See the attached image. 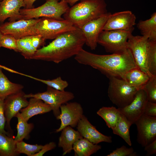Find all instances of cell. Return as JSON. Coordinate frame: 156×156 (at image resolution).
<instances>
[{
    "instance_id": "43",
    "label": "cell",
    "mask_w": 156,
    "mask_h": 156,
    "mask_svg": "<svg viewBox=\"0 0 156 156\" xmlns=\"http://www.w3.org/2000/svg\"><path fill=\"white\" fill-rule=\"evenodd\" d=\"M3 35V34L1 32V31L0 30V48L1 47V39L2 37V36Z\"/></svg>"
},
{
    "instance_id": "24",
    "label": "cell",
    "mask_w": 156,
    "mask_h": 156,
    "mask_svg": "<svg viewBox=\"0 0 156 156\" xmlns=\"http://www.w3.org/2000/svg\"><path fill=\"white\" fill-rule=\"evenodd\" d=\"M23 88L22 85L10 81L0 66V98L5 99L10 95L22 91Z\"/></svg>"
},
{
    "instance_id": "6",
    "label": "cell",
    "mask_w": 156,
    "mask_h": 156,
    "mask_svg": "<svg viewBox=\"0 0 156 156\" xmlns=\"http://www.w3.org/2000/svg\"><path fill=\"white\" fill-rule=\"evenodd\" d=\"M109 79L107 93L110 100L118 108L129 105L133 100L138 90L122 79L112 77Z\"/></svg>"
},
{
    "instance_id": "36",
    "label": "cell",
    "mask_w": 156,
    "mask_h": 156,
    "mask_svg": "<svg viewBox=\"0 0 156 156\" xmlns=\"http://www.w3.org/2000/svg\"><path fill=\"white\" fill-rule=\"evenodd\" d=\"M5 99L0 98V133L11 135L5 129L6 120L4 110V101Z\"/></svg>"
},
{
    "instance_id": "28",
    "label": "cell",
    "mask_w": 156,
    "mask_h": 156,
    "mask_svg": "<svg viewBox=\"0 0 156 156\" xmlns=\"http://www.w3.org/2000/svg\"><path fill=\"white\" fill-rule=\"evenodd\" d=\"M16 117L18 119L16 125L17 134L14 139L16 142L23 141L24 139H28L29 134L34 127L32 123H28L27 121L23 119L20 115L19 112Z\"/></svg>"
},
{
    "instance_id": "1",
    "label": "cell",
    "mask_w": 156,
    "mask_h": 156,
    "mask_svg": "<svg viewBox=\"0 0 156 156\" xmlns=\"http://www.w3.org/2000/svg\"><path fill=\"white\" fill-rule=\"evenodd\" d=\"M75 59L79 64L98 70L108 78L114 77L123 79L128 71L138 67L128 49L107 55L94 54L82 49L75 56Z\"/></svg>"
},
{
    "instance_id": "39",
    "label": "cell",
    "mask_w": 156,
    "mask_h": 156,
    "mask_svg": "<svg viewBox=\"0 0 156 156\" xmlns=\"http://www.w3.org/2000/svg\"><path fill=\"white\" fill-rule=\"evenodd\" d=\"M56 146L55 143L51 142L47 144L43 147L40 151L38 153L34 154L33 156H42L47 151L54 148Z\"/></svg>"
},
{
    "instance_id": "7",
    "label": "cell",
    "mask_w": 156,
    "mask_h": 156,
    "mask_svg": "<svg viewBox=\"0 0 156 156\" xmlns=\"http://www.w3.org/2000/svg\"><path fill=\"white\" fill-rule=\"evenodd\" d=\"M133 31L103 30L98 39V44L103 47L106 51L112 53L123 52L127 48V41Z\"/></svg>"
},
{
    "instance_id": "11",
    "label": "cell",
    "mask_w": 156,
    "mask_h": 156,
    "mask_svg": "<svg viewBox=\"0 0 156 156\" xmlns=\"http://www.w3.org/2000/svg\"><path fill=\"white\" fill-rule=\"evenodd\" d=\"M135 124L138 132L137 140L142 147L156 140V117L143 114Z\"/></svg>"
},
{
    "instance_id": "44",
    "label": "cell",
    "mask_w": 156,
    "mask_h": 156,
    "mask_svg": "<svg viewBox=\"0 0 156 156\" xmlns=\"http://www.w3.org/2000/svg\"><path fill=\"white\" fill-rule=\"evenodd\" d=\"M2 0H0V1H1Z\"/></svg>"
},
{
    "instance_id": "22",
    "label": "cell",
    "mask_w": 156,
    "mask_h": 156,
    "mask_svg": "<svg viewBox=\"0 0 156 156\" xmlns=\"http://www.w3.org/2000/svg\"><path fill=\"white\" fill-rule=\"evenodd\" d=\"M100 145L94 144L87 139L82 138L78 139L74 144L73 150L75 155L90 156L101 148Z\"/></svg>"
},
{
    "instance_id": "2",
    "label": "cell",
    "mask_w": 156,
    "mask_h": 156,
    "mask_svg": "<svg viewBox=\"0 0 156 156\" xmlns=\"http://www.w3.org/2000/svg\"><path fill=\"white\" fill-rule=\"evenodd\" d=\"M85 42L81 29L77 28L61 34L47 46L37 49L32 59L58 64L77 55Z\"/></svg>"
},
{
    "instance_id": "3",
    "label": "cell",
    "mask_w": 156,
    "mask_h": 156,
    "mask_svg": "<svg viewBox=\"0 0 156 156\" xmlns=\"http://www.w3.org/2000/svg\"><path fill=\"white\" fill-rule=\"evenodd\" d=\"M63 15L64 19L81 29L88 22L107 13V5L104 0H81Z\"/></svg>"
},
{
    "instance_id": "32",
    "label": "cell",
    "mask_w": 156,
    "mask_h": 156,
    "mask_svg": "<svg viewBox=\"0 0 156 156\" xmlns=\"http://www.w3.org/2000/svg\"><path fill=\"white\" fill-rule=\"evenodd\" d=\"M142 89L146 94L148 101L156 103V76L150 77Z\"/></svg>"
},
{
    "instance_id": "18",
    "label": "cell",
    "mask_w": 156,
    "mask_h": 156,
    "mask_svg": "<svg viewBox=\"0 0 156 156\" xmlns=\"http://www.w3.org/2000/svg\"><path fill=\"white\" fill-rule=\"evenodd\" d=\"M25 7L24 0H2L0 1V23L8 18L10 21L19 20L21 8Z\"/></svg>"
},
{
    "instance_id": "42",
    "label": "cell",
    "mask_w": 156,
    "mask_h": 156,
    "mask_svg": "<svg viewBox=\"0 0 156 156\" xmlns=\"http://www.w3.org/2000/svg\"><path fill=\"white\" fill-rule=\"evenodd\" d=\"M68 4H69L70 6L73 5L75 3L78 1L81 0H66Z\"/></svg>"
},
{
    "instance_id": "31",
    "label": "cell",
    "mask_w": 156,
    "mask_h": 156,
    "mask_svg": "<svg viewBox=\"0 0 156 156\" xmlns=\"http://www.w3.org/2000/svg\"><path fill=\"white\" fill-rule=\"evenodd\" d=\"M43 146L37 144H30L22 141L16 142V151L18 155L23 153L28 156H33L34 154L39 152Z\"/></svg>"
},
{
    "instance_id": "4",
    "label": "cell",
    "mask_w": 156,
    "mask_h": 156,
    "mask_svg": "<svg viewBox=\"0 0 156 156\" xmlns=\"http://www.w3.org/2000/svg\"><path fill=\"white\" fill-rule=\"evenodd\" d=\"M66 0H47L43 4L35 8L21 9L20 19H29L45 17L57 20L64 19L62 17L69 8Z\"/></svg>"
},
{
    "instance_id": "26",
    "label": "cell",
    "mask_w": 156,
    "mask_h": 156,
    "mask_svg": "<svg viewBox=\"0 0 156 156\" xmlns=\"http://www.w3.org/2000/svg\"><path fill=\"white\" fill-rule=\"evenodd\" d=\"M97 114L104 120L107 126L111 129L115 127L121 114L118 109L113 106L102 107L98 111Z\"/></svg>"
},
{
    "instance_id": "27",
    "label": "cell",
    "mask_w": 156,
    "mask_h": 156,
    "mask_svg": "<svg viewBox=\"0 0 156 156\" xmlns=\"http://www.w3.org/2000/svg\"><path fill=\"white\" fill-rule=\"evenodd\" d=\"M16 143L12 137L0 133V156H16Z\"/></svg>"
},
{
    "instance_id": "13",
    "label": "cell",
    "mask_w": 156,
    "mask_h": 156,
    "mask_svg": "<svg viewBox=\"0 0 156 156\" xmlns=\"http://www.w3.org/2000/svg\"><path fill=\"white\" fill-rule=\"evenodd\" d=\"M39 18L20 19L5 22L0 25L3 34H9L16 39L32 35V27Z\"/></svg>"
},
{
    "instance_id": "41",
    "label": "cell",
    "mask_w": 156,
    "mask_h": 156,
    "mask_svg": "<svg viewBox=\"0 0 156 156\" xmlns=\"http://www.w3.org/2000/svg\"><path fill=\"white\" fill-rule=\"evenodd\" d=\"M36 0H24L25 5V8L29 9L32 8L33 5Z\"/></svg>"
},
{
    "instance_id": "21",
    "label": "cell",
    "mask_w": 156,
    "mask_h": 156,
    "mask_svg": "<svg viewBox=\"0 0 156 156\" xmlns=\"http://www.w3.org/2000/svg\"><path fill=\"white\" fill-rule=\"evenodd\" d=\"M150 77L147 74L137 67L128 71L125 75L123 79L129 85L138 90L142 89Z\"/></svg>"
},
{
    "instance_id": "38",
    "label": "cell",
    "mask_w": 156,
    "mask_h": 156,
    "mask_svg": "<svg viewBox=\"0 0 156 156\" xmlns=\"http://www.w3.org/2000/svg\"><path fill=\"white\" fill-rule=\"evenodd\" d=\"M144 114L149 116L156 117V103L148 101L144 109Z\"/></svg>"
},
{
    "instance_id": "29",
    "label": "cell",
    "mask_w": 156,
    "mask_h": 156,
    "mask_svg": "<svg viewBox=\"0 0 156 156\" xmlns=\"http://www.w3.org/2000/svg\"><path fill=\"white\" fill-rule=\"evenodd\" d=\"M18 52L27 59H32L36 50L32 45L29 36L17 39Z\"/></svg>"
},
{
    "instance_id": "10",
    "label": "cell",
    "mask_w": 156,
    "mask_h": 156,
    "mask_svg": "<svg viewBox=\"0 0 156 156\" xmlns=\"http://www.w3.org/2000/svg\"><path fill=\"white\" fill-rule=\"evenodd\" d=\"M60 113L57 118L61 121L60 127L56 132L61 131L67 126L72 127L77 126L83 116V109L81 104L76 102H67L60 107Z\"/></svg>"
},
{
    "instance_id": "33",
    "label": "cell",
    "mask_w": 156,
    "mask_h": 156,
    "mask_svg": "<svg viewBox=\"0 0 156 156\" xmlns=\"http://www.w3.org/2000/svg\"><path fill=\"white\" fill-rule=\"evenodd\" d=\"M29 77L47 85V86L60 91L64 90L68 85V82L63 80L60 77L52 80H44L32 77Z\"/></svg>"
},
{
    "instance_id": "8",
    "label": "cell",
    "mask_w": 156,
    "mask_h": 156,
    "mask_svg": "<svg viewBox=\"0 0 156 156\" xmlns=\"http://www.w3.org/2000/svg\"><path fill=\"white\" fill-rule=\"evenodd\" d=\"M24 96L27 98H35L40 99L49 105L56 118L60 113L61 106L75 97L74 94L71 92L59 90L48 86L45 92L35 94H25Z\"/></svg>"
},
{
    "instance_id": "17",
    "label": "cell",
    "mask_w": 156,
    "mask_h": 156,
    "mask_svg": "<svg viewBox=\"0 0 156 156\" xmlns=\"http://www.w3.org/2000/svg\"><path fill=\"white\" fill-rule=\"evenodd\" d=\"M77 126V131L82 136L94 144H97L102 142L111 143L112 142L111 136L105 135L101 133L83 115Z\"/></svg>"
},
{
    "instance_id": "25",
    "label": "cell",
    "mask_w": 156,
    "mask_h": 156,
    "mask_svg": "<svg viewBox=\"0 0 156 156\" xmlns=\"http://www.w3.org/2000/svg\"><path fill=\"white\" fill-rule=\"evenodd\" d=\"M132 124L121 113L120 118L114 127L112 129L113 133L122 138L129 146L132 145L130 135V128Z\"/></svg>"
},
{
    "instance_id": "9",
    "label": "cell",
    "mask_w": 156,
    "mask_h": 156,
    "mask_svg": "<svg viewBox=\"0 0 156 156\" xmlns=\"http://www.w3.org/2000/svg\"><path fill=\"white\" fill-rule=\"evenodd\" d=\"M148 40V38L143 36L131 34L128 40L127 48L131 51L137 66L151 77L154 76L149 72L147 66Z\"/></svg>"
},
{
    "instance_id": "20",
    "label": "cell",
    "mask_w": 156,
    "mask_h": 156,
    "mask_svg": "<svg viewBox=\"0 0 156 156\" xmlns=\"http://www.w3.org/2000/svg\"><path fill=\"white\" fill-rule=\"evenodd\" d=\"M59 140L58 146L62 148L63 155L70 152L73 150L74 144L78 139L83 138L78 131L70 126L66 127L61 131Z\"/></svg>"
},
{
    "instance_id": "30",
    "label": "cell",
    "mask_w": 156,
    "mask_h": 156,
    "mask_svg": "<svg viewBox=\"0 0 156 156\" xmlns=\"http://www.w3.org/2000/svg\"><path fill=\"white\" fill-rule=\"evenodd\" d=\"M147 62L149 72L152 75L156 76V41L148 39Z\"/></svg>"
},
{
    "instance_id": "14",
    "label": "cell",
    "mask_w": 156,
    "mask_h": 156,
    "mask_svg": "<svg viewBox=\"0 0 156 156\" xmlns=\"http://www.w3.org/2000/svg\"><path fill=\"white\" fill-rule=\"evenodd\" d=\"M110 12H107L101 17L90 21L84 25L81 29L86 39L85 44L92 50H95L98 44L99 36Z\"/></svg>"
},
{
    "instance_id": "23",
    "label": "cell",
    "mask_w": 156,
    "mask_h": 156,
    "mask_svg": "<svg viewBox=\"0 0 156 156\" xmlns=\"http://www.w3.org/2000/svg\"><path fill=\"white\" fill-rule=\"evenodd\" d=\"M142 35L150 40L156 41V12L151 18L144 21L140 20L137 25Z\"/></svg>"
},
{
    "instance_id": "12",
    "label": "cell",
    "mask_w": 156,
    "mask_h": 156,
    "mask_svg": "<svg viewBox=\"0 0 156 156\" xmlns=\"http://www.w3.org/2000/svg\"><path fill=\"white\" fill-rule=\"evenodd\" d=\"M136 17L130 10L111 14L104 27L103 30H120L133 31Z\"/></svg>"
},
{
    "instance_id": "16",
    "label": "cell",
    "mask_w": 156,
    "mask_h": 156,
    "mask_svg": "<svg viewBox=\"0 0 156 156\" xmlns=\"http://www.w3.org/2000/svg\"><path fill=\"white\" fill-rule=\"evenodd\" d=\"M25 94L22 91L6 97L4 101V110L6 120V126L10 128L12 118L23 108L26 107L28 101L25 97Z\"/></svg>"
},
{
    "instance_id": "37",
    "label": "cell",
    "mask_w": 156,
    "mask_h": 156,
    "mask_svg": "<svg viewBox=\"0 0 156 156\" xmlns=\"http://www.w3.org/2000/svg\"><path fill=\"white\" fill-rule=\"evenodd\" d=\"M29 36L32 45L36 50L45 44L46 40L39 34L30 35Z\"/></svg>"
},
{
    "instance_id": "34",
    "label": "cell",
    "mask_w": 156,
    "mask_h": 156,
    "mask_svg": "<svg viewBox=\"0 0 156 156\" xmlns=\"http://www.w3.org/2000/svg\"><path fill=\"white\" fill-rule=\"evenodd\" d=\"M1 47L14 50L18 52L17 39L9 34H3L1 41Z\"/></svg>"
},
{
    "instance_id": "35",
    "label": "cell",
    "mask_w": 156,
    "mask_h": 156,
    "mask_svg": "<svg viewBox=\"0 0 156 156\" xmlns=\"http://www.w3.org/2000/svg\"><path fill=\"white\" fill-rule=\"evenodd\" d=\"M137 153L132 147L128 148L124 145L113 150L107 156H136Z\"/></svg>"
},
{
    "instance_id": "5",
    "label": "cell",
    "mask_w": 156,
    "mask_h": 156,
    "mask_svg": "<svg viewBox=\"0 0 156 156\" xmlns=\"http://www.w3.org/2000/svg\"><path fill=\"white\" fill-rule=\"evenodd\" d=\"M72 23L64 19L42 17L32 27V35L39 34L46 40L53 39L66 32L76 29Z\"/></svg>"
},
{
    "instance_id": "19",
    "label": "cell",
    "mask_w": 156,
    "mask_h": 156,
    "mask_svg": "<svg viewBox=\"0 0 156 156\" xmlns=\"http://www.w3.org/2000/svg\"><path fill=\"white\" fill-rule=\"evenodd\" d=\"M51 110L50 106L42 100L35 98H31L27 106L22 108L19 113L23 119L28 121L33 116L45 113Z\"/></svg>"
},
{
    "instance_id": "15",
    "label": "cell",
    "mask_w": 156,
    "mask_h": 156,
    "mask_svg": "<svg viewBox=\"0 0 156 156\" xmlns=\"http://www.w3.org/2000/svg\"><path fill=\"white\" fill-rule=\"evenodd\" d=\"M148 101L145 91L141 89L137 91L133 100L129 105L123 108L118 109L120 113L133 124L144 114Z\"/></svg>"
},
{
    "instance_id": "40",
    "label": "cell",
    "mask_w": 156,
    "mask_h": 156,
    "mask_svg": "<svg viewBox=\"0 0 156 156\" xmlns=\"http://www.w3.org/2000/svg\"><path fill=\"white\" fill-rule=\"evenodd\" d=\"M144 151L147 153L146 156H148L156 154V140L144 147Z\"/></svg>"
}]
</instances>
